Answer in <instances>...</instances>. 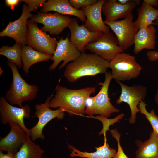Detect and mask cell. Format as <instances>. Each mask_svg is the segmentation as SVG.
<instances>
[{
    "label": "cell",
    "mask_w": 158,
    "mask_h": 158,
    "mask_svg": "<svg viewBox=\"0 0 158 158\" xmlns=\"http://www.w3.org/2000/svg\"><path fill=\"white\" fill-rule=\"evenodd\" d=\"M55 90V94L49 103L50 107L61 108L70 116H83L85 113L86 100L91 94L95 92L96 89L92 87L70 89L58 84Z\"/></svg>",
    "instance_id": "obj_1"
},
{
    "label": "cell",
    "mask_w": 158,
    "mask_h": 158,
    "mask_svg": "<svg viewBox=\"0 0 158 158\" xmlns=\"http://www.w3.org/2000/svg\"><path fill=\"white\" fill-rule=\"evenodd\" d=\"M109 62L95 54L82 53L77 59L67 65L63 76L69 82L74 83L83 77L105 74Z\"/></svg>",
    "instance_id": "obj_2"
},
{
    "label": "cell",
    "mask_w": 158,
    "mask_h": 158,
    "mask_svg": "<svg viewBox=\"0 0 158 158\" xmlns=\"http://www.w3.org/2000/svg\"><path fill=\"white\" fill-rule=\"evenodd\" d=\"M7 64L12 71L13 78L5 98L11 104L21 107L24 101L32 100L36 97L38 87L35 84L31 85L26 82L20 74L17 66L13 62L8 60Z\"/></svg>",
    "instance_id": "obj_3"
},
{
    "label": "cell",
    "mask_w": 158,
    "mask_h": 158,
    "mask_svg": "<svg viewBox=\"0 0 158 158\" xmlns=\"http://www.w3.org/2000/svg\"><path fill=\"white\" fill-rule=\"evenodd\" d=\"M108 67L111 69L113 78L120 81L136 78L142 69L134 56L123 52L118 54L109 61Z\"/></svg>",
    "instance_id": "obj_4"
},
{
    "label": "cell",
    "mask_w": 158,
    "mask_h": 158,
    "mask_svg": "<svg viewBox=\"0 0 158 158\" xmlns=\"http://www.w3.org/2000/svg\"><path fill=\"white\" fill-rule=\"evenodd\" d=\"M104 82L99 84L102 86L99 92L93 97L91 106L85 108V113L90 117L98 114L108 117L113 113H118L119 109L116 108L111 103L109 97L108 90L110 82L113 78L110 71L105 74Z\"/></svg>",
    "instance_id": "obj_5"
},
{
    "label": "cell",
    "mask_w": 158,
    "mask_h": 158,
    "mask_svg": "<svg viewBox=\"0 0 158 158\" xmlns=\"http://www.w3.org/2000/svg\"><path fill=\"white\" fill-rule=\"evenodd\" d=\"M54 95L52 94L47 97L44 103L37 104L35 106V116L38 121L35 126L29 129L30 136L33 141L38 138L44 140L45 136L43 130L47 124L52 119L56 118L59 120L63 119L65 116V111L61 108H58L55 110L50 109L49 103Z\"/></svg>",
    "instance_id": "obj_6"
},
{
    "label": "cell",
    "mask_w": 158,
    "mask_h": 158,
    "mask_svg": "<svg viewBox=\"0 0 158 158\" xmlns=\"http://www.w3.org/2000/svg\"><path fill=\"white\" fill-rule=\"evenodd\" d=\"M85 48L109 61L124 51L119 46L116 37L110 31L102 32L94 41L88 43Z\"/></svg>",
    "instance_id": "obj_7"
},
{
    "label": "cell",
    "mask_w": 158,
    "mask_h": 158,
    "mask_svg": "<svg viewBox=\"0 0 158 158\" xmlns=\"http://www.w3.org/2000/svg\"><path fill=\"white\" fill-rule=\"evenodd\" d=\"M27 25L28 45L40 52L53 55L58 42L56 38L42 31L31 20H28Z\"/></svg>",
    "instance_id": "obj_8"
},
{
    "label": "cell",
    "mask_w": 158,
    "mask_h": 158,
    "mask_svg": "<svg viewBox=\"0 0 158 158\" xmlns=\"http://www.w3.org/2000/svg\"><path fill=\"white\" fill-rule=\"evenodd\" d=\"M116 81L120 85L121 88V93L116 101V103L118 105L124 102L129 105L131 116L128 121L130 124H134L136 121L137 114L139 112L138 106L141 100L144 101L147 95V88L140 84L129 86L121 81Z\"/></svg>",
    "instance_id": "obj_9"
},
{
    "label": "cell",
    "mask_w": 158,
    "mask_h": 158,
    "mask_svg": "<svg viewBox=\"0 0 158 158\" xmlns=\"http://www.w3.org/2000/svg\"><path fill=\"white\" fill-rule=\"evenodd\" d=\"M133 18V16L131 13L121 20L104 22L115 34L119 46L124 50L134 44L135 37L138 30L134 25Z\"/></svg>",
    "instance_id": "obj_10"
},
{
    "label": "cell",
    "mask_w": 158,
    "mask_h": 158,
    "mask_svg": "<svg viewBox=\"0 0 158 158\" xmlns=\"http://www.w3.org/2000/svg\"><path fill=\"white\" fill-rule=\"evenodd\" d=\"M30 113V108L28 105L26 104L19 107H16L8 103L4 97L1 96L0 115L2 123L6 125L10 121L17 123L30 136L29 129L26 127L24 119L29 118Z\"/></svg>",
    "instance_id": "obj_11"
},
{
    "label": "cell",
    "mask_w": 158,
    "mask_h": 158,
    "mask_svg": "<svg viewBox=\"0 0 158 158\" xmlns=\"http://www.w3.org/2000/svg\"><path fill=\"white\" fill-rule=\"evenodd\" d=\"M33 14L30 13L29 7L26 3L22 7L20 17L13 22H9L6 28L0 32L2 37H8L14 39L16 43L22 47L28 44L27 39V21Z\"/></svg>",
    "instance_id": "obj_12"
},
{
    "label": "cell",
    "mask_w": 158,
    "mask_h": 158,
    "mask_svg": "<svg viewBox=\"0 0 158 158\" xmlns=\"http://www.w3.org/2000/svg\"><path fill=\"white\" fill-rule=\"evenodd\" d=\"M37 14L33 15L31 20L35 23L42 24L43 26L40 29L44 32L57 35L60 34L68 27L71 18L57 12L44 13L37 11Z\"/></svg>",
    "instance_id": "obj_13"
},
{
    "label": "cell",
    "mask_w": 158,
    "mask_h": 158,
    "mask_svg": "<svg viewBox=\"0 0 158 158\" xmlns=\"http://www.w3.org/2000/svg\"><path fill=\"white\" fill-rule=\"evenodd\" d=\"M81 53L71 42L68 37L64 39L63 37L59 40L55 51L51 60L53 63L49 66V70H54L61 61L63 63L59 67L60 70L63 68L69 62L77 59Z\"/></svg>",
    "instance_id": "obj_14"
},
{
    "label": "cell",
    "mask_w": 158,
    "mask_h": 158,
    "mask_svg": "<svg viewBox=\"0 0 158 158\" xmlns=\"http://www.w3.org/2000/svg\"><path fill=\"white\" fill-rule=\"evenodd\" d=\"M68 28L71 32V42L81 53L84 52L86 46L94 41L102 32H91L83 25H79L75 18H71Z\"/></svg>",
    "instance_id": "obj_15"
},
{
    "label": "cell",
    "mask_w": 158,
    "mask_h": 158,
    "mask_svg": "<svg viewBox=\"0 0 158 158\" xmlns=\"http://www.w3.org/2000/svg\"><path fill=\"white\" fill-rule=\"evenodd\" d=\"M8 123L10 130L6 136L0 138V151H6L15 154L25 142L29 135L17 123L11 121Z\"/></svg>",
    "instance_id": "obj_16"
},
{
    "label": "cell",
    "mask_w": 158,
    "mask_h": 158,
    "mask_svg": "<svg viewBox=\"0 0 158 158\" xmlns=\"http://www.w3.org/2000/svg\"><path fill=\"white\" fill-rule=\"evenodd\" d=\"M106 0H97L93 5L82 8L86 17L84 26L91 32H107L109 31V27L102 19L101 11L102 5Z\"/></svg>",
    "instance_id": "obj_17"
},
{
    "label": "cell",
    "mask_w": 158,
    "mask_h": 158,
    "mask_svg": "<svg viewBox=\"0 0 158 158\" xmlns=\"http://www.w3.org/2000/svg\"><path fill=\"white\" fill-rule=\"evenodd\" d=\"M136 5L134 0L128 4L123 5L116 0H106L102 7L105 17L104 22H112L119 19L126 18L132 13Z\"/></svg>",
    "instance_id": "obj_18"
},
{
    "label": "cell",
    "mask_w": 158,
    "mask_h": 158,
    "mask_svg": "<svg viewBox=\"0 0 158 158\" xmlns=\"http://www.w3.org/2000/svg\"><path fill=\"white\" fill-rule=\"evenodd\" d=\"M40 10L41 12L47 13L51 11H56L62 14L75 16L79 18L83 23L85 22L86 17L84 11L76 10L70 4L68 0H48L43 5Z\"/></svg>",
    "instance_id": "obj_19"
},
{
    "label": "cell",
    "mask_w": 158,
    "mask_h": 158,
    "mask_svg": "<svg viewBox=\"0 0 158 158\" xmlns=\"http://www.w3.org/2000/svg\"><path fill=\"white\" fill-rule=\"evenodd\" d=\"M157 30L152 25L139 29L134 40L133 52L137 54L144 49L155 48Z\"/></svg>",
    "instance_id": "obj_20"
},
{
    "label": "cell",
    "mask_w": 158,
    "mask_h": 158,
    "mask_svg": "<svg viewBox=\"0 0 158 158\" xmlns=\"http://www.w3.org/2000/svg\"><path fill=\"white\" fill-rule=\"evenodd\" d=\"M135 143L138 149L135 158H158V135L153 131L148 139L144 142L137 140Z\"/></svg>",
    "instance_id": "obj_21"
},
{
    "label": "cell",
    "mask_w": 158,
    "mask_h": 158,
    "mask_svg": "<svg viewBox=\"0 0 158 158\" xmlns=\"http://www.w3.org/2000/svg\"><path fill=\"white\" fill-rule=\"evenodd\" d=\"M104 142L102 146L96 147V151L93 152L81 151L73 146L68 145L71 150L70 154L71 157H78L85 158H113L116 154V149L110 147L107 142V138H104Z\"/></svg>",
    "instance_id": "obj_22"
},
{
    "label": "cell",
    "mask_w": 158,
    "mask_h": 158,
    "mask_svg": "<svg viewBox=\"0 0 158 158\" xmlns=\"http://www.w3.org/2000/svg\"><path fill=\"white\" fill-rule=\"evenodd\" d=\"M138 17L134 24L138 30L155 24L153 21L158 17V9L143 1L137 10Z\"/></svg>",
    "instance_id": "obj_23"
},
{
    "label": "cell",
    "mask_w": 158,
    "mask_h": 158,
    "mask_svg": "<svg viewBox=\"0 0 158 158\" xmlns=\"http://www.w3.org/2000/svg\"><path fill=\"white\" fill-rule=\"evenodd\" d=\"M52 55L44 54L36 51L28 45L22 47L21 60L23 70L26 74L29 72L30 67L40 62L51 59Z\"/></svg>",
    "instance_id": "obj_24"
},
{
    "label": "cell",
    "mask_w": 158,
    "mask_h": 158,
    "mask_svg": "<svg viewBox=\"0 0 158 158\" xmlns=\"http://www.w3.org/2000/svg\"><path fill=\"white\" fill-rule=\"evenodd\" d=\"M44 150L28 136L19 150L15 154V158H42Z\"/></svg>",
    "instance_id": "obj_25"
},
{
    "label": "cell",
    "mask_w": 158,
    "mask_h": 158,
    "mask_svg": "<svg viewBox=\"0 0 158 158\" xmlns=\"http://www.w3.org/2000/svg\"><path fill=\"white\" fill-rule=\"evenodd\" d=\"M22 48V46L16 43L11 47L3 45L0 49V54L6 57L17 67L21 68L23 66L21 60Z\"/></svg>",
    "instance_id": "obj_26"
},
{
    "label": "cell",
    "mask_w": 158,
    "mask_h": 158,
    "mask_svg": "<svg viewBox=\"0 0 158 158\" xmlns=\"http://www.w3.org/2000/svg\"><path fill=\"white\" fill-rule=\"evenodd\" d=\"M146 105L144 101L141 100L138 105L139 112L145 116L151 125L153 131L158 135V116L154 109H152L150 112H148L146 108Z\"/></svg>",
    "instance_id": "obj_27"
},
{
    "label": "cell",
    "mask_w": 158,
    "mask_h": 158,
    "mask_svg": "<svg viewBox=\"0 0 158 158\" xmlns=\"http://www.w3.org/2000/svg\"><path fill=\"white\" fill-rule=\"evenodd\" d=\"M125 114L123 113L119 114L115 118L112 119H108L107 117L98 115L96 116H91V117L97 119L101 121L102 123L103 127L101 132L98 133L99 135L103 134L104 138H106V133L107 130L109 131V128L110 125H113L115 123L120 122L119 120L122 119L124 116Z\"/></svg>",
    "instance_id": "obj_28"
},
{
    "label": "cell",
    "mask_w": 158,
    "mask_h": 158,
    "mask_svg": "<svg viewBox=\"0 0 158 158\" xmlns=\"http://www.w3.org/2000/svg\"><path fill=\"white\" fill-rule=\"evenodd\" d=\"M112 136L116 140L118 145V150L115 155L113 158H129L124 153L120 143L121 134L116 128L110 131Z\"/></svg>",
    "instance_id": "obj_29"
},
{
    "label": "cell",
    "mask_w": 158,
    "mask_h": 158,
    "mask_svg": "<svg viewBox=\"0 0 158 158\" xmlns=\"http://www.w3.org/2000/svg\"><path fill=\"white\" fill-rule=\"evenodd\" d=\"M96 0H69V2L75 9L79 10L81 8H85L90 6L97 1Z\"/></svg>",
    "instance_id": "obj_30"
},
{
    "label": "cell",
    "mask_w": 158,
    "mask_h": 158,
    "mask_svg": "<svg viewBox=\"0 0 158 158\" xmlns=\"http://www.w3.org/2000/svg\"><path fill=\"white\" fill-rule=\"evenodd\" d=\"M45 0H22L20 2H24L27 4L30 12L35 11L38 7L42 6L46 2Z\"/></svg>",
    "instance_id": "obj_31"
},
{
    "label": "cell",
    "mask_w": 158,
    "mask_h": 158,
    "mask_svg": "<svg viewBox=\"0 0 158 158\" xmlns=\"http://www.w3.org/2000/svg\"><path fill=\"white\" fill-rule=\"evenodd\" d=\"M146 56L150 61H154L158 60V51H150L146 53Z\"/></svg>",
    "instance_id": "obj_32"
},
{
    "label": "cell",
    "mask_w": 158,
    "mask_h": 158,
    "mask_svg": "<svg viewBox=\"0 0 158 158\" xmlns=\"http://www.w3.org/2000/svg\"><path fill=\"white\" fill-rule=\"evenodd\" d=\"M5 1L6 4L9 6L11 9H13L19 2L20 0H6Z\"/></svg>",
    "instance_id": "obj_33"
},
{
    "label": "cell",
    "mask_w": 158,
    "mask_h": 158,
    "mask_svg": "<svg viewBox=\"0 0 158 158\" xmlns=\"http://www.w3.org/2000/svg\"><path fill=\"white\" fill-rule=\"evenodd\" d=\"M0 158H15V154L12 153L7 152L4 154L3 151H0Z\"/></svg>",
    "instance_id": "obj_34"
},
{
    "label": "cell",
    "mask_w": 158,
    "mask_h": 158,
    "mask_svg": "<svg viewBox=\"0 0 158 158\" xmlns=\"http://www.w3.org/2000/svg\"><path fill=\"white\" fill-rule=\"evenodd\" d=\"M143 1L153 7H156L158 5V0H144Z\"/></svg>",
    "instance_id": "obj_35"
},
{
    "label": "cell",
    "mask_w": 158,
    "mask_h": 158,
    "mask_svg": "<svg viewBox=\"0 0 158 158\" xmlns=\"http://www.w3.org/2000/svg\"><path fill=\"white\" fill-rule=\"evenodd\" d=\"M133 0H117V1L118 3L120 4L126 5L131 2Z\"/></svg>",
    "instance_id": "obj_36"
},
{
    "label": "cell",
    "mask_w": 158,
    "mask_h": 158,
    "mask_svg": "<svg viewBox=\"0 0 158 158\" xmlns=\"http://www.w3.org/2000/svg\"><path fill=\"white\" fill-rule=\"evenodd\" d=\"M154 100L156 103L158 105V90H157L154 96Z\"/></svg>",
    "instance_id": "obj_37"
},
{
    "label": "cell",
    "mask_w": 158,
    "mask_h": 158,
    "mask_svg": "<svg viewBox=\"0 0 158 158\" xmlns=\"http://www.w3.org/2000/svg\"><path fill=\"white\" fill-rule=\"evenodd\" d=\"M134 1L136 5H138L141 2V1L140 0H134Z\"/></svg>",
    "instance_id": "obj_38"
},
{
    "label": "cell",
    "mask_w": 158,
    "mask_h": 158,
    "mask_svg": "<svg viewBox=\"0 0 158 158\" xmlns=\"http://www.w3.org/2000/svg\"><path fill=\"white\" fill-rule=\"evenodd\" d=\"M156 23L157 25H158V17L157 18V19L156 20Z\"/></svg>",
    "instance_id": "obj_39"
}]
</instances>
